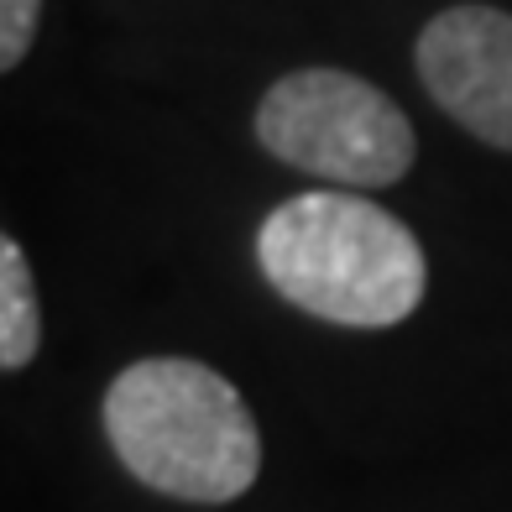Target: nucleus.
<instances>
[{"instance_id":"f257e3e1","label":"nucleus","mask_w":512,"mask_h":512,"mask_svg":"<svg viewBox=\"0 0 512 512\" xmlns=\"http://www.w3.org/2000/svg\"><path fill=\"white\" fill-rule=\"evenodd\" d=\"M256 262L288 304L345 330L403 324L429 288L413 230L356 194H298L277 204L256 236Z\"/></svg>"},{"instance_id":"f03ea898","label":"nucleus","mask_w":512,"mask_h":512,"mask_svg":"<svg viewBox=\"0 0 512 512\" xmlns=\"http://www.w3.org/2000/svg\"><path fill=\"white\" fill-rule=\"evenodd\" d=\"M105 434L136 481L178 502H236L262 471L246 398L189 356L126 366L105 392Z\"/></svg>"},{"instance_id":"20e7f679","label":"nucleus","mask_w":512,"mask_h":512,"mask_svg":"<svg viewBox=\"0 0 512 512\" xmlns=\"http://www.w3.org/2000/svg\"><path fill=\"white\" fill-rule=\"evenodd\" d=\"M418 79L429 100L481 136L512 152V16L497 6H450L418 32Z\"/></svg>"},{"instance_id":"39448f33","label":"nucleus","mask_w":512,"mask_h":512,"mask_svg":"<svg viewBox=\"0 0 512 512\" xmlns=\"http://www.w3.org/2000/svg\"><path fill=\"white\" fill-rule=\"evenodd\" d=\"M42 340V309L32 288V267L21 256V241H0V366L21 371L37 356Z\"/></svg>"},{"instance_id":"7ed1b4c3","label":"nucleus","mask_w":512,"mask_h":512,"mask_svg":"<svg viewBox=\"0 0 512 512\" xmlns=\"http://www.w3.org/2000/svg\"><path fill=\"white\" fill-rule=\"evenodd\" d=\"M256 136L288 168L345 183V189H387L413 168V126L377 84L340 68H298L283 74L256 110Z\"/></svg>"},{"instance_id":"423d86ee","label":"nucleus","mask_w":512,"mask_h":512,"mask_svg":"<svg viewBox=\"0 0 512 512\" xmlns=\"http://www.w3.org/2000/svg\"><path fill=\"white\" fill-rule=\"evenodd\" d=\"M42 21V0H0V68H16L27 58Z\"/></svg>"}]
</instances>
